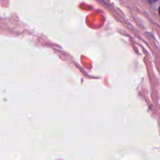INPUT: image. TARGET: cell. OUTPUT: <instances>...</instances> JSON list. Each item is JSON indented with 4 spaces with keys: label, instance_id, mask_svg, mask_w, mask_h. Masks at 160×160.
I'll return each mask as SVG.
<instances>
[{
    "label": "cell",
    "instance_id": "1",
    "mask_svg": "<svg viewBox=\"0 0 160 160\" xmlns=\"http://www.w3.org/2000/svg\"><path fill=\"white\" fill-rule=\"evenodd\" d=\"M156 1H157V0H148V2H152V3L155 2H156Z\"/></svg>",
    "mask_w": 160,
    "mask_h": 160
},
{
    "label": "cell",
    "instance_id": "2",
    "mask_svg": "<svg viewBox=\"0 0 160 160\" xmlns=\"http://www.w3.org/2000/svg\"><path fill=\"white\" fill-rule=\"evenodd\" d=\"M159 15H160V6H159Z\"/></svg>",
    "mask_w": 160,
    "mask_h": 160
}]
</instances>
